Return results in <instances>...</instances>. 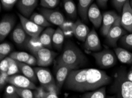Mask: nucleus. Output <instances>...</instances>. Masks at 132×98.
I'll return each mask as SVG.
<instances>
[{"mask_svg":"<svg viewBox=\"0 0 132 98\" xmlns=\"http://www.w3.org/2000/svg\"><path fill=\"white\" fill-rule=\"evenodd\" d=\"M111 81V78L101 70L77 69L70 72L65 83V87L71 91L84 92L100 88Z\"/></svg>","mask_w":132,"mask_h":98,"instance_id":"obj_1","label":"nucleus"},{"mask_svg":"<svg viewBox=\"0 0 132 98\" xmlns=\"http://www.w3.org/2000/svg\"><path fill=\"white\" fill-rule=\"evenodd\" d=\"M87 58L81 49L72 42H68L55 64H60L79 69L87 63Z\"/></svg>","mask_w":132,"mask_h":98,"instance_id":"obj_2","label":"nucleus"},{"mask_svg":"<svg viewBox=\"0 0 132 98\" xmlns=\"http://www.w3.org/2000/svg\"><path fill=\"white\" fill-rule=\"evenodd\" d=\"M111 89L116 98H132V82L127 78L126 72L120 70L116 73Z\"/></svg>","mask_w":132,"mask_h":98,"instance_id":"obj_3","label":"nucleus"},{"mask_svg":"<svg viewBox=\"0 0 132 98\" xmlns=\"http://www.w3.org/2000/svg\"><path fill=\"white\" fill-rule=\"evenodd\" d=\"M91 55L95 59L96 63L102 68H110L116 65L117 58L114 51L104 49L100 51L92 52Z\"/></svg>","mask_w":132,"mask_h":98,"instance_id":"obj_4","label":"nucleus"},{"mask_svg":"<svg viewBox=\"0 0 132 98\" xmlns=\"http://www.w3.org/2000/svg\"><path fill=\"white\" fill-rule=\"evenodd\" d=\"M126 34L127 31L122 27L120 17L119 16L114 24L112 26L110 29L109 30L106 36V40L110 46L112 47H116L117 46V42L123 35Z\"/></svg>","mask_w":132,"mask_h":98,"instance_id":"obj_5","label":"nucleus"},{"mask_svg":"<svg viewBox=\"0 0 132 98\" xmlns=\"http://www.w3.org/2000/svg\"><path fill=\"white\" fill-rule=\"evenodd\" d=\"M32 55L36 58L37 65L42 67H46L53 62L56 53L49 48L44 47Z\"/></svg>","mask_w":132,"mask_h":98,"instance_id":"obj_6","label":"nucleus"},{"mask_svg":"<svg viewBox=\"0 0 132 98\" xmlns=\"http://www.w3.org/2000/svg\"><path fill=\"white\" fill-rule=\"evenodd\" d=\"M7 82L14 87L19 88H27L36 90L37 88L36 84L24 75H16L9 76Z\"/></svg>","mask_w":132,"mask_h":98,"instance_id":"obj_7","label":"nucleus"},{"mask_svg":"<svg viewBox=\"0 0 132 98\" xmlns=\"http://www.w3.org/2000/svg\"><path fill=\"white\" fill-rule=\"evenodd\" d=\"M20 24L27 35L30 37H39L44 30V28L39 26L30 19L19 14Z\"/></svg>","mask_w":132,"mask_h":98,"instance_id":"obj_8","label":"nucleus"},{"mask_svg":"<svg viewBox=\"0 0 132 98\" xmlns=\"http://www.w3.org/2000/svg\"><path fill=\"white\" fill-rule=\"evenodd\" d=\"M36 74L38 81L41 84L42 87L46 89L48 86L56 83L55 79L50 71L45 67H36L34 68Z\"/></svg>","mask_w":132,"mask_h":98,"instance_id":"obj_9","label":"nucleus"},{"mask_svg":"<svg viewBox=\"0 0 132 98\" xmlns=\"http://www.w3.org/2000/svg\"><path fill=\"white\" fill-rule=\"evenodd\" d=\"M55 82L59 89L61 91L62 88L68 77L71 72L73 70V68L60 64H55Z\"/></svg>","mask_w":132,"mask_h":98,"instance_id":"obj_10","label":"nucleus"},{"mask_svg":"<svg viewBox=\"0 0 132 98\" xmlns=\"http://www.w3.org/2000/svg\"><path fill=\"white\" fill-rule=\"evenodd\" d=\"M39 11L51 24L60 27L66 21L62 14L56 10L40 8Z\"/></svg>","mask_w":132,"mask_h":98,"instance_id":"obj_11","label":"nucleus"},{"mask_svg":"<svg viewBox=\"0 0 132 98\" xmlns=\"http://www.w3.org/2000/svg\"><path fill=\"white\" fill-rule=\"evenodd\" d=\"M84 48L87 51L92 52H96L102 50L100 40L94 29L90 31L89 34L88 35L85 41Z\"/></svg>","mask_w":132,"mask_h":98,"instance_id":"obj_12","label":"nucleus"},{"mask_svg":"<svg viewBox=\"0 0 132 98\" xmlns=\"http://www.w3.org/2000/svg\"><path fill=\"white\" fill-rule=\"evenodd\" d=\"M122 27L127 32L132 33V8L130 0L123 6L120 17Z\"/></svg>","mask_w":132,"mask_h":98,"instance_id":"obj_13","label":"nucleus"},{"mask_svg":"<svg viewBox=\"0 0 132 98\" xmlns=\"http://www.w3.org/2000/svg\"><path fill=\"white\" fill-rule=\"evenodd\" d=\"M15 23V19L13 15L7 14L3 17L0 22V41L1 42L10 33L14 27Z\"/></svg>","mask_w":132,"mask_h":98,"instance_id":"obj_14","label":"nucleus"},{"mask_svg":"<svg viewBox=\"0 0 132 98\" xmlns=\"http://www.w3.org/2000/svg\"><path fill=\"white\" fill-rule=\"evenodd\" d=\"M103 16V19L102 22L101 32L102 35L106 37L109 30L112 26L114 24L116 21L119 17V15L115 11H109L105 12Z\"/></svg>","mask_w":132,"mask_h":98,"instance_id":"obj_15","label":"nucleus"},{"mask_svg":"<svg viewBox=\"0 0 132 98\" xmlns=\"http://www.w3.org/2000/svg\"><path fill=\"white\" fill-rule=\"evenodd\" d=\"M39 0H19L17 7L21 15L30 18L37 7Z\"/></svg>","mask_w":132,"mask_h":98,"instance_id":"obj_16","label":"nucleus"},{"mask_svg":"<svg viewBox=\"0 0 132 98\" xmlns=\"http://www.w3.org/2000/svg\"><path fill=\"white\" fill-rule=\"evenodd\" d=\"M88 18L94 27L98 28L102 25L103 16L102 15L99 7L94 3L90 7L88 11Z\"/></svg>","mask_w":132,"mask_h":98,"instance_id":"obj_17","label":"nucleus"},{"mask_svg":"<svg viewBox=\"0 0 132 98\" xmlns=\"http://www.w3.org/2000/svg\"><path fill=\"white\" fill-rule=\"evenodd\" d=\"M89 32L88 26L79 19L74 23L73 35L79 41L85 42Z\"/></svg>","mask_w":132,"mask_h":98,"instance_id":"obj_18","label":"nucleus"},{"mask_svg":"<svg viewBox=\"0 0 132 98\" xmlns=\"http://www.w3.org/2000/svg\"><path fill=\"white\" fill-rule=\"evenodd\" d=\"M12 38L19 46H24L29 35L26 32L21 24H19L13 30L11 35Z\"/></svg>","mask_w":132,"mask_h":98,"instance_id":"obj_19","label":"nucleus"},{"mask_svg":"<svg viewBox=\"0 0 132 98\" xmlns=\"http://www.w3.org/2000/svg\"><path fill=\"white\" fill-rule=\"evenodd\" d=\"M17 62L20 72L23 74V75L30 79L35 83L37 82L38 79L34 68H32L30 65L24 62H20L17 61Z\"/></svg>","mask_w":132,"mask_h":98,"instance_id":"obj_20","label":"nucleus"},{"mask_svg":"<svg viewBox=\"0 0 132 98\" xmlns=\"http://www.w3.org/2000/svg\"><path fill=\"white\" fill-rule=\"evenodd\" d=\"M55 30L51 27H47L46 29L43 30V31L40 35V39L42 43L43 47L47 48H51L52 47L53 35Z\"/></svg>","mask_w":132,"mask_h":98,"instance_id":"obj_21","label":"nucleus"},{"mask_svg":"<svg viewBox=\"0 0 132 98\" xmlns=\"http://www.w3.org/2000/svg\"><path fill=\"white\" fill-rule=\"evenodd\" d=\"M24 47L34 54L37 51L44 48L39 37H30L29 36L25 43Z\"/></svg>","mask_w":132,"mask_h":98,"instance_id":"obj_22","label":"nucleus"},{"mask_svg":"<svg viewBox=\"0 0 132 98\" xmlns=\"http://www.w3.org/2000/svg\"><path fill=\"white\" fill-rule=\"evenodd\" d=\"M94 0H78V11L81 19L84 21L87 22L88 21V11L90 7L93 4Z\"/></svg>","mask_w":132,"mask_h":98,"instance_id":"obj_23","label":"nucleus"},{"mask_svg":"<svg viewBox=\"0 0 132 98\" xmlns=\"http://www.w3.org/2000/svg\"><path fill=\"white\" fill-rule=\"evenodd\" d=\"M117 59L125 64L132 63V53L122 48H116L114 50Z\"/></svg>","mask_w":132,"mask_h":98,"instance_id":"obj_24","label":"nucleus"},{"mask_svg":"<svg viewBox=\"0 0 132 98\" xmlns=\"http://www.w3.org/2000/svg\"><path fill=\"white\" fill-rule=\"evenodd\" d=\"M65 37V36L61 28L58 27L55 30L53 35L52 43L53 45L56 49L57 50H61L62 49L64 42Z\"/></svg>","mask_w":132,"mask_h":98,"instance_id":"obj_25","label":"nucleus"},{"mask_svg":"<svg viewBox=\"0 0 132 98\" xmlns=\"http://www.w3.org/2000/svg\"><path fill=\"white\" fill-rule=\"evenodd\" d=\"M64 9L68 16L75 18L77 16V8L73 0H63Z\"/></svg>","mask_w":132,"mask_h":98,"instance_id":"obj_26","label":"nucleus"},{"mask_svg":"<svg viewBox=\"0 0 132 98\" xmlns=\"http://www.w3.org/2000/svg\"><path fill=\"white\" fill-rule=\"evenodd\" d=\"M29 19L36 24L37 25L43 28L49 27L51 24L42 14L36 13V12H34Z\"/></svg>","mask_w":132,"mask_h":98,"instance_id":"obj_27","label":"nucleus"},{"mask_svg":"<svg viewBox=\"0 0 132 98\" xmlns=\"http://www.w3.org/2000/svg\"><path fill=\"white\" fill-rule=\"evenodd\" d=\"M82 98H107L105 87L103 86L94 91H89V92L85 93Z\"/></svg>","mask_w":132,"mask_h":98,"instance_id":"obj_28","label":"nucleus"},{"mask_svg":"<svg viewBox=\"0 0 132 98\" xmlns=\"http://www.w3.org/2000/svg\"><path fill=\"white\" fill-rule=\"evenodd\" d=\"M14 87L15 92L21 98H35L34 92L30 89L27 88H19Z\"/></svg>","mask_w":132,"mask_h":98,"instance_id":"obj_29","label":"nucleus"},{"mask_svg":"<svg viewBox=\"0 0 132 98\" xmlns=\"http://www.w3.org/2000/svg\"><path fill=\"white\" fill-rule=\"evenodd\" d=\"M30 54L28 53L25 52H12L9 57L12 59H14L15 61L20 62H26V61L29 59Z\"/></svg>","mask_w":132,"mask_h":98,"instance_id":"obj_30","label":"nucleus"},{"mask_svg":"<svg viewBox=\"0 0 132 98\" xmlns=\"http://www.w3.org/2000/svg\"><path fill=\"white\" fill-rule=\"evenodd\" d=\"M73 25L74 23L72 22L66 21L62 25L60 26L61 29L62 30L63 32L65 37H69L73 35Z\"/></svg>","mask_w":132,"mask_h":98,"instance_id":"obj_31","label":"nucleus"},{"mask_svg":"<svg viewBox=\"0 0 132 98\" xmlns=\"http://www.w3.org/2000/svg\"><path fill=\"white\" fill-rule=\"evenodd\" d=\"M13 49V47L10 43L4 42L0 45V60H3L10 54Z\"/></svg>","mask_w":132,"mask_h":98,"instance_id":"obj_32","label":"nucleus"},{"mask_svg":"<svg viewBox=\"0 0 132 98\" xmlns=\"http://www.w3.org/2000/svg\"><path fill=\"white\" fill-rule=\"evenodd\" d=\"M119 41L122 47L132 49V33L126 34L123 35Z\"/></svg>","mask_w":132,"mask_h":98,"instance_id":"obj_33","label":"nucleus"},{"mask_svg":"<svg viewBox=\"0 0 132 98\" xmlns=\"http://www.w3.org/2000/svg\"><path fill=\"white\" fill-rule=\"evenodd\" d=\"M9 57V61H10V65L9 68L8 69L7 73L9 74V76L16 75L17 73H19L20 72V70L19 69V66L17 61H15L14 59H12L11 58Z\"/></svg>","mask_w":132,"mask_h":98,"instance_id":"obj_34","label":"nucleus"},{"mask_svg":"<svg viewBox=\"0 0 132 98\" xmlns=\"http://www.w3.org/2000/svg\"><path fill=\"white\" fill-rule=\"evenodd\" d=\"M59 1L60 0H40V4L42 8L53 9L58 5Z\"/></svg>","mask_w":132,"mask_h":98,"instance_id":"obj_35","label":"nucleus"},{"mask_svg":"<svg viewBox=\"0 0 132 98\" xmlns=\"http://www.w3.org/2000/svg\"><path fill=\"white\" fill-rule=\"evenodd\" d=\"M18 0H1V4L3 8L7 10L12 9Z\"/></svg>","mask_w":132,"mask_h":98,"instance_id":"obj_36","label":"nucleus"},{"mask_svg":"<svg viewBox=\"0 0 132 98\" xmlns=\"http://www.w3.org/2000/svg\"><path fill=\"white\" fill-rule=\"evenodd\" d=\"M9 87V86H8ZM20 97L15 92L13 86L11 85V87L7 88L4 95V98H19Z\"/></svg>","mask_w":132,"mask_h":98,"instance_id":"obj_37","label":"nucleus"},{"mask_svg":"<svg viewBox=\"0 0 132 98\" xmlns=\"http://www.w3.org/2000/svg\"><path fill=\"white\" fill-rule=\"evenodd\" d=\"M128 0H112V3L117 11L121 12L123 6Z\"/></svg>","mask_w":132,"mask_h":98,"instance_id":"obj_38","label":"nucleus"},{"mask_svg":"<svg viewBox=\"0 0 132 98\" xmlns=\"http://www.w3.org/2000/svg\"><path fill=\"white\" fill-rule=\"evenodd\" d=\"M9 75L7 72H0V87L2 90L7 82Z\"/></svg>","mask_w":132,"mask_h":98,"instance_id":"obj_39","label":"nucleus"},{"mask_svg":"<svg viewBox=\"0 0 132 98\" xmlns=\"http://www.w3.org/2000/svg\"><path fill=\"white\" fill-rule=\"evenodd\" d=\"M9 65L10 61L9 57L1 60V63H0V72H7L9 68Z\"/></svg>","mask_w":132,"mask_h":98,"instance_id":"obj_40","label":"nucleus"},{"mask_svg":"<svg viewBox=\"0 0 132 98\" xmlns=\"http://www.w3.org/2000/svg\"><path fill=\"white\" fill-rule=\"evenodd\" d=\"M42 98H59L57 94L45 91L40 96Z\"/></svg>","mask_w":132,"mask_h":98,"instance_id":"obj_41","label":"nucleus"},{"mask_svg":"<svg viewBox=\"0 0 132 98\" xmlns=\"http://www.w3.org/2000/svg\"><path fill=\"white\" fill-rule=\"evenodd\" d=\"M26 63H27L30 66H35L36 65H37V61L36 58L33 55H31L30 54V56L29 59L26 61Z\"/></svg>","mask_w":132,"mask_h":98,"instance_id":"obj_42","label":"nucleus"},{"mask_svg":"<svg viewBox=\"0 0 132 98\" xmlns=\"http://www.w3.org/2000/svg\"><path fill=\"white\" fill-rule=\"evenodd\" d=\"M99 6L102 8H106L107 6V3L109 0H96Z\"/></svg>","mask_w":132,"mask_h":98,"instance_id":"obj_43","label":"nucleus"},{"mask_svg":"<svg viewBox=\"0 0 132 98\" xmlns=\"http://www.w3.org/2000/svg\"><path fill=\"white\" fill-rule=\"evenodd\" d=\"M127 78L129 81L132 82V69L127 72Z\"/></svg>","mask_w":132,"mask_h":98,"instance_id":"obj_44","label":"nucleus"},{"mask_svg":"<svg viewBox=\"0 0 132 98\" xmlns=\"http://www.w3.org/2000/svg\"><path fill=\"white\" fill-rule=\"evenodd\" d=\"M34 93H35V98H42L40 96L38 95V93H37L36 91H34Z\"/></svg>","mask_w":132,"mask_h":98,"instance_id":"obj_45","label":"nucleus"},{"mask_svg":"<svg viewBox=\"0 0 132 98\" xmlns=\"http://www.w3.org/2000/svg\"><path fill=\"white\" fill-rule=\"evenodd\" d=\"M107 98H116V96H110V97H108Z\"/></svg>","mask_w":132,"mask_h":98,"instance_id":"obj_46","label":"nucleus"},{"mask_svg":"<svg viewBox=\"0 0 132 98\" xmlns=\"http://www.w3.org/2000/svg\"><path fill=\"white\" fill-rule=\"evenodd\" d=\"M130 5H131V8H132V0H130Z\"/></svg>","mask_w":132,"mask_h":98,"instance_id":"obj_47","label":"nucleus"},{"mask_svg":"<svg viewBox=\"0 0 132 98\" xmlns=\"http://www.w3.org/2000/svg\"><path fill=\"white\" fill-rule=\"evenodd\" d=\"M131 69H132V67H131Z\"/></svg>","mask_w":132,"mask_h":98,"instance_id":"obj_48","label":"nucleus"}]
</instances>
